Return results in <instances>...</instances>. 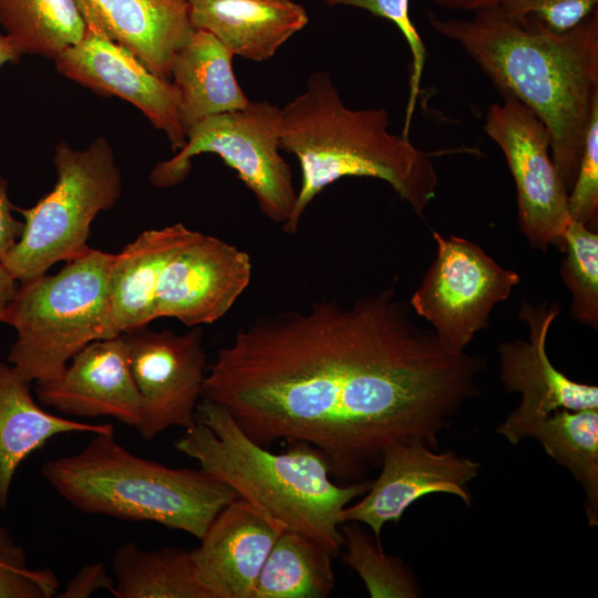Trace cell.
<instances>
[{
	"label": "cell",
	"mask_w": 598,
	"mask_h": 598,
	"mask_svg": "<svg viewBox=\"0 0 598 598\" xmlns=\"http://www.w3.org/2000/svg\"><path fill=\"white\" fill-rule=\"evenodd\" d=\"M560 277L573 300L570 317L581 326L598 328V234L570 219L564 233Z\"/></svg>",
	"instance_id": "27"
},
{
	"label": "cell",
	"mask_w": 598,
	"mask_h": 598,
	"mask_svg": "<svg viewBox=\"0 0 598 598\" xmlns=\"http://www.w3.org/2000/svg\"><path fill=\"white\" fill-rule=\"evenodd\" d=\"M86 29L121 44L169 80L176 53L194 28L188 3L178 0H75Z\"/></svg>",
	"instance_id": "18"
},
{
	"label": "cell",
	"mask_w": 598,
	"mask_h": 598,
	"mask_svg": "<svg viewBox=\"0 0 598 598\" xmlns=\"http://www.w3.org/2000/svg\"><path fill=\"white\" fill-rule=\"evenodd\" d=\"M21 547L0 548V598H51L59 580L50 569L32 570L24 565Z\"/></svg>",
	"instance_id": "31"
},
{
	"label": "cell",
	"mask_w": 598,
	"mask_h": 598,
	"mask_svg": "<svg viewBox=\"0 0 598 598\" xmlns=\"http://www.w3.org/2000/svg\"><path fill=\"white\" fill-rule=\"evenodd\" d=\"M569 218L590 229L597 228L598 218V102L588 123L577 174L568 192Z\"/></svg>",
	"instance_id": "30"
},
{
	"label": "cell",
	"mask_w": 598,
	"mask_h": 598,
	"mask_svg": "<svg viewBox=\"0 0 598 598\" xmlns=\"http://www.w3.org/2000/svg\"><path fill=\"white\" fill-rule=\"evenodd\" d=\"M384 109L352 110L340 99L326 72L312 73L301 94L281 109L280 148L292 153L301 167V185L288 220L296 234L303 212L329 185L349 176L388 183L414 213H423L436 196L434 156L409 137L389 131Z\"/></svg>",
	"instance_id": "3"
},
{
	"label": "cell",
	"mask_w": 598,
	"mask_h": 598,
	"mask_svg": "<svg viewBox=\"0 0 598 598\" xmlns=\"http://www.w3.org/2000/svg\"><path fill=\"white\" fill-rule=\"evenodd\" d=\"M483 367L477 355L448 352L388 287L254 319L217 351L203 398L265 447L278 440L317 447L332 477L349 484L368 481L393 444L437 448L478 395Z\"/></svg>",
	"instance_id": "1"
},
{
	"label": "cell",
	"mask_w": 598,
	"mask_h": 598,
	"mask_svg": "<svg viewBox=\"0 0 598 598\" xmlns=\"http://www.w3.org/2000/svg\"><path fill=\"white\" fill-rule=\"evenodd\" d=\"M0 24L21 54L51 59L86 30L75 0H0Z\"/></svg>",
	"instance_id": "26"
},
{
	"label": "cell",
	"mask_w": 598,
	"mask_h": 598,
	"mask_svg": "<svg viewBox=\"0 0 598 598\" xmlns=\"http://www.w3.org/2000/svg\"><path fill=\"white\" fill-rule=\"evenodd\" d=\"M560 311L555 301L520 303L518 318L527 324L528 339L504 341L498 347L502 385L506 392L519 393L520 402L497 432L561 409H598V388L569 379L547 355L548 332Z\"/></svg>",
	"instance_id": "15"
},
{
	"label": "cell",
	"mask_w": 598,
	"mask_h": 598,
	"mask_svg": "<svg viewBox=\"0 0 598 598\" xmlns=\"http://www.w3.org/2000/svg\"><path fill=\"white\" fill-rule=\"evenodd\" d=\"M286 527L243 498L225 506L190 550L210 598H252L260 570Z\"/></svg>",
	"instance_id": "17"
},
{
	"label": "cell",
	"mask_w": 598,
	"mask_h": 598,
	"mask_svg": "<svg viewBox=\"0 0 598 598\" xmlns=\"http://www.w3.org/2000/svg\"><path fill=\"white\" fill-rule=\"evenodd\" d=\"M58 72L103 95L137 107L165 133L173 151L186 144L173 83L150 70L121 44L86 29L83 38L54 58Z\"/></svg>",
	"instance_id": "14"
},
{
	"label": "cell",
	"mask_w": 598,
	"mask_h": 598,
	"mask_svg": "<svg viewBox=\"0 0 598 598\" xmlns=\"http://www.w3.org/2000/svg\"><path fill=\"white\" fill-rule=\"evenodd\" d=\"M497 433L513 445L527 437L537 440L580 484L587 520L590 526L598 524V409H561Z\"/></svg>",
	"instance_id": "23"
},
{
	"label": "cell",
	"mask_w": 598,
	"mask_h": 598,
	"mask_svg": "<svg viewBox=\"0 0 598 598\" xmlns=\"http://www.w3.org/2000/svg\"><path fill=\"white\" fill-rule=\"evenodd\" d=\"M234 53L215 35L195 29L176 53L171 78L186 132L198 121L245 107L249 100L233 71Z\"/></svg>",
	"instance_id": "22"
},
{
	"label": "cell",
	"mask_w": 598,
	"mask_h": 598,
	"mask_svg": "<svg viewBox=\"0 0 598 598\" xmlns=\"http://www.w3.org/2000/svg\"><path fill=\"white\" fill-rule=\"evenodd\" d=\"M21 55L12 41L6 34H0V68L6 63L17 62Z\"/></svg>",
	"instance_id": "37"
},
{
	"label": "cell",
	"mask_w": 598,
	"mask_h": 598,
	"mask_svg": "<svg viewBox=\"0 0 598 598\" xmlns=\"http://www.w3.org/2000/svg\"><path fill=\"white\" fill-rule=\"evenodd\" d=\"M280 116L281 109L268 101H249L243 109L198 121L186 132L184 147L154 166L151 183L161 188L178 185L195 156L216 154L254 194L261 213L282 226L297 190L291 167L280 154Z\"/></svg>",
	"instance_id": "8"
},
{
	"label": "cell",
	"mask_w": 598,
	"mask_h": 598,
	"mask_svg": "<svg viewBox=\"0 0 598 598\" xmlns=\"http://www.w3.org/2000/svg\"><path fill=\"white\" fill-rule=\"evenodd\" d=\"M346 565L363 580L371 597H415L416 586L412 576L395 557L388 556L380 540L365 534L360 523L344 522L340 525Z\"/></svg>",
	"instance_id": "28"
},
{
	"label": "cell",
	"mask_w": 598,
	"mask_h": 598,
	"mask_svg": "<svg viewBox=\"0 0 598 598\" xmlns=\"http://www.w3.org/2000/svg\"><path fill=\"white\" fill-rule=\"evenodd\" d=\"M598 0H505L501 9L515 18L534 17L555 32H566L597 11Z\"/></svg>",
	"instance_id": "32"
},
{
	"label": "cell",
	"mask_w": 598,
	"mask_h": 598,
	"mask_svg": "<svg viewBox=\"0 0 598 598\" xmlns=\"http://www.w3.org/2000/svg\"><path fill=\"white\" fill-rule=\"evenodd\" d=\"M324 2L328 6H350L364 9L374 16L390 20L402 32L412 55L409 99L402 131V135L409 137L410 124L416 106L426 61V48L410 18V0H324Z\"/></svg>",
	"instance_id": "29"
},
{
	"label": "cell",
	"mask_w": 598,
	"mask_h": 598,
	"mask_svg": "<svg viewBox=\"0 0 598 598\" xmlns=\"http://www.w3.org/2000/svg\"><path fill=\"white\" fill-rule=\"evenodd\" d=\"M114 433L111 424L84 423L42 409L25 381L9 363L0 360V508L19 465L50 439L68 433Z\"/></svg>",
	"instance_id": "21"
},
{
	"label": "cell",
	"mask_w": 598,
	"mask_h": 598,
	"mask_svg": "<svg viewBox=\"0 0 598 598\" xmlns=\"http://www.w3.org/2000/svg\"><path fill=\"white\" fill-rule=\"evenodd\" d=\"M35 395L42 405L70 416H109L135 429L142 419V400L122 334L85 346L60 377L37 384Z\"/></svg>",
	"instance_id": "16"
},
{
	"label": "cell",
	"mask_w": 598,
	"mask_h": 598,
	"mask_svg": "<svg viewBox=\"0 0 598 598\" xmlns=\"http://www.w3.org/2000/svg\"><path fill=\"white\" fill-rule=\"evenodd\" d=\"M431 27L458 43L502 96L527 106L546 126L554 164L571 188L595 103L598 102V13L566 32L534 17L515 18L499 7L471 19H442Z\"/></svg>",
	"instance_id": "2"
},
{
	"label": "cell",
	"mask_w": 598,
	"mask_h": 598,
	"mask_svg": "<svg viewBox=\"0 0 598 598\" xmlns=\"http://www.w3.org/2000/svg\"><path fill=\"white\" fill-rule=\"evenodd\" d=\"M53 163V189L32 207L14 208L23 217L22 233L0 262L18 282L84 255L91 248L92 221L111 209L122 193V175L103 136L85 150L59 143Z\"/></svg>",
	"instance_id": "7"
},
{
	"label": "cell",
	"mask_w": 598,
	"mask_h": 598,
	"mask_svg": "<svg viewBox=\"0 0 598 598\" xmlns=\"http://www.w3.org/2000/svg\"><path fill=\"white\" fill-rule=\"evenodd\" d=\"M334 555L315 538L286 529L257 578L252 598H326L334 588Z\"/></svg>",
	"instance_id": "25"
},
{
	"label": "cell",
	"mask_w": 598,
	"mask_h": 598,
	"mask_svg": "<svg viewBox=\"0 0 598 598\" xmlns=\"http://www.w3.org/2000/svg\"><path fill=\"white\" fill-rule=\"evenodd\" d=\"M18 285L19 282L0 262V323L4 308L14 295Z\"/></svg>",
	"instance_id": "36"
},
{
	"label": "cell",
	"mask_w": 598,
	"mask_h": 598,
	"mask_svg": "<svg viewBox=\"0 0 598 598\" xmlns=\"http://www.w3.org/2000/svg\"><path fill=\"white\" fill-rule=\"evenodd\" d=\"M199 235L176 223L144 230L113 255L109 298L115 336L144 328L156 319V291L166 266Z\"/></svg>",
	"instance_id": "19"
},
{
	"label": "cell",
	"mask_w": 598,
	"mask_h": 598,
	"mask_svg": "<svg viewBox=\"0 0 598 598\" xmlns=\"http://www.w3.org/2000/svg\"><path fill=\"white\" fill-rule=\"evenodd\" d=\"M484 130L498 145L514 178L518 224L533 248H564L570 220L568 192L554 164L544 123L523 103L503 96L486 113Z\"/></svg>",
	"instance_id": "10"
},
{
	"label": "cell",
	"mask_w": 598,
	"mask_h": 598,
	"mask_svg": "<svg viewBox=\"0 0 598 598\" xmlns=\"http://www.w3.org/2000/svg\"><path fill=\"white\" fill-rule=\"evenodd\" d=\"M114 580L106 574L104 565L97 563L81 568L58 596L63 598H85L97 589L112 592Z\"/></svg>",
	"instance_id": "33"
},
{
	"label": "cell",
	"mask_w": 598,
	"mask_h": 598,
	"mask_svg": "<svg viewBox=\"0 0 598 598\" xmlns=\"http://www.w3.org/2000/svg\"><path fill=\"white\" fill-rule=\"evenodd\" d=\"M194 29L215 35L234 54L266 61L308 23L305 8L291 0H188Z\"/></svg>",
	"instance_id": "20"
},
{
	"label": "cell",
	"mask_w": 598,
	"mask_h": 598,
	"mask_svg": "<svg viewBox=\"0 0 598 598\" xmlns=\"http://www.w3.org/2000/svg\"><path fill=\"white\" fill-rule=\"evenodd\" d=\"M432 238L435 259L409 305L448 352L461 354L488 327L493 309L507 300L520 279L466 238L439 231Z\"/></svg>",
	"instance_id": "9"
},
{
	"label": "cell",
	"mask_w": 598,
	"mask_h": 598,
	"mask_svg": "<svg viewBox=\"0 0 598 598\" xmlns=\"http://www.w3.org/2000/svg\"><path fill=\"white\" fill-rule=\"evenodd\" d=\"M122 336L142 400L136 429L142 437L152 440L168 427L194 425L208 367L203 329L176 333L144 327Z\"/></svg>",
	"instance_id": "11"
},
{
	"label": "cell",
	"mask_w": 598,
	"mask_h": 598,
	"mask_svg": "<svg viewBox=\"0 0 598 598\" xmlns=\"http://www.w3.org/2000/svg\"><path fill=\"white\" fill-rule=\"evenodd\" d=\"M378 478L362 498L344 507L341 524L357 522L369 526L377 540L388 523L398 524L405 511L420 498L445 493L471 506L468 483L480 473L481 463L447 450L436 452L422 441L389 446L381 457Z\"/></svg>",
	"instance_id": "12"
},
{
	"label": "cell",
	"mask_w": 598,
	"mask_h": 598,
	"mask_svg": "<svg viewBox=\"0 0 598 598\" xmlns=\"http://www.w3.org/2000/svg\"><path fill=\"white\" fill-rule=\"evenodd\" d=\"M12 544H14V542L10 537L9 533L4 528L0 527V548L8 547Z\"/></svg>",
	"instance_id": "38"
},
{
	"label": "cell",
	"mask_w": 598,
	"mask_h": 598,
	"mask_svg": "<svg viewBox=\"0 0 598 598\" xmlns=\"http://www.w3.org/2000/svg\"><path fill=\"white\" fill-rule=\"evenodd\" d=\"M113 255L90 248L54 275L19 282L1 323L16 330L8 362L25 381H52L85 346L116 337L109 298Z\"/></svg>",
	"instance_id": "6"
},
{
	"label": "cell",
	"mask_w": 598,
	"mask_h": 598,
	"mask_svg": "<svg viewBox=\"0 0 598 598\" xmlns=\"http://www.w3.org/2000/svg\"><path fill=\"white\" fill-rule=\"evenodd\" d=\"M116 598H210L199 581L190 550L163 547L143 550L123 544L113 558Z\"/></svg>",
	"instance_id": "24"
},
{
	"label": "cell",
	"mask_w": 598,
	"mask_h": 598,
	"mask_svg": "<svg viewBox=\"0 0 598 598\" xmlns=\"http://www.w3.org/2000/svg\"><path fill=\"white\" fill-rule=\"evenodd\" d=\"M178 1H185V2H187L188 0H178Z\"/></svg>",
	"instance_id": "39"
},
{
	"label": "cell",
	"mask_w": 598,
	"mask_h": 598,
	"mask_svg": "<svg viewBox=\"0 0 598 598\" xmlns=\"http://www.w3.org/2000/svg\"><path fill=\"white\" fill-rule=\"evenodd\" d=\"M434 4L451 9L476 12L484 9L501 7L505 0H430Z\"/></svg>",
	"instance_id": "35"
},
{
	"label": "cell",
	"mask_w": 598,
	"mask_h": 598,
	"mask_svg": "<svg viewBox=\"0 0 598 598\" xmlns=\"http://www.w3.org/2000/svg\"><path fill=\"white\" fill-rule=\"evenodd\" d=\"M41 474L82 513L157 523L198 539L238 498L200 467L174 468L134 455L114 433L93 434L79 453L44 463Z\"/></svg>",
	"instance_id": "5"
},
{
	"label": "cell",
	"mask_w": 598,
	"mask_h": 598,
	"mask_svg": "<svg viewBox=\"0 0 598 598\" xmlns=\"http://www.w3.org/2000/svg\"><path fill=\"white\" fill-rule=\"evenodd\" d=\"M274 453L250 439L220 404L202 398L196 422L175 442L178 452L286 529L303 533L334 556L342 547L341 513L370 481L339 485L326 455L305 442Z\"/></svg>",
	"instance_id": "4"
},
{
	"label": "cell",
	"mask_w": 598,
	"mask_h": 598,
	"mask_svg": "<svg viewBox=\"0 0 598 598\" xmlns=\"http://www.w3.org/2000/svg\"><path fill=\"white\" fill-rule=\"evenodd\" d=\"M248 252L223 239L200 235L166 266L156 291L155 316L187 327L221 319L250 283Z\"/></svg>",
	"instance_id": "13"
},
{
	"label": "cell",
	"mask_w": 598,
	"mask_h": 598,
	"mask_svg": "<svg viewBox=\"0 0 598 598\" xmlns=\"http://www.w3.org/2000/svg\"><path fill=\"white\" fill-rule=\"evenodd\" d=\"M8 195V184L0 175V260L11 249L21 236L23 221L18 220L12 210Z\"/></svg>",
	"instance_id": "34"
}]
</instances>
